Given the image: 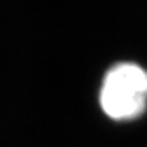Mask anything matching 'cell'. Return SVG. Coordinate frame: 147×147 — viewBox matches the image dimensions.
<instances>
[{
    "instance_id": "cell-1",
    "label": "cell",
    "mask_w": 147,
    "mask_h": 147,
    "mask_svg": "<svg viewBox=\"0 0 147 147\" xmlns=\"http://www.w3.org/2000/svg\"><path fill=\"white\" fill-rule=\"evenodd\" d=\"M100 104L112 120L139 117L147 106V71L134 63L116 64L102 80Z\"/></svg>"
}]
</instances>
